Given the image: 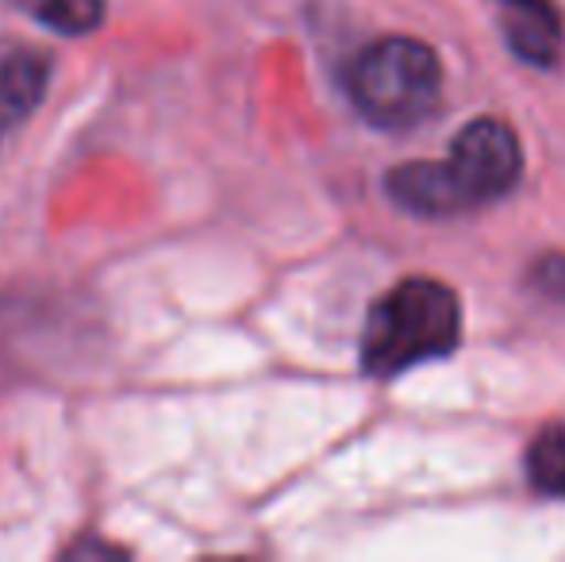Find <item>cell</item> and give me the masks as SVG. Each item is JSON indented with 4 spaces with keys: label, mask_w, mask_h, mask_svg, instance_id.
<instances>
[{
    "label": "cell",
    "mask_w": 565,
    "mask_h": 562,
    "mask_svg": "<svg viewBox=\"0 0 565 562\" xmlns=\"http://www.w3.org/2000/svg\"><path fill=\"white\" fill-rule=\"evenodd\" d=\"M461 305L450 285L408 278L370 308L362 336V367L373 378H396L419 362L443 359L458 347Z\"/></svg>",
    "instance_id": "6da1fadb"
},
{
    "label": "cell",
    "mask_w": 565,
    "mask_h": 562,
    "mask_svg": "<svg viewBox=\"0 0 565 562\" xmlns=\"http://www.w3.org/2000/svg\"><path fill=\"white\" fill-rule=\"evenodd\" d=\"M347 93L373 128H416L439 105V54L408 35L377 39L347 66Z\"/></svg>",
    "instance_id": "7a4b0ae2"
},
{
    "label": "cell",
    "mask_w": 565,
    "mask_h": 562,
    "mask_svg": "<svg viewBox=\"0 0 565 562\" xmlns=\"http://www.w3.org/2000/svg\"><path fill=\"white\" fill-rule=\"evenodd\" d=\"M447 173L466 209L512 193L523 173V147L504 120H473L458 131L447 158Z\"/></svg>",
    "instance_id": "3957f363"
},
{
    "label": "cell",
    "mask_w": 565,
    "mask_h": 562,
    "mask_svg": "<svg viewBox=\"0 0 565 562\" xmlns=\"http://www.w3.org/2000/svg\"><path fill=\"white\" fill-rule=\"evenodd\" d=\"M46 82H51V59L39 46L0 43V136L35 113Z\"/></svg>",
    "instance_id": "277c9868"
},
{
    "label": "cell",
    "mask_w": 565,
    "mask_h": 562,
    "mask_svg": "<svg viewBox=\"0 0 565 562\" xmlns=\"http://www.w3.org/2000/svg\"><path fill=\"white\" fill-rule=\"evenodd\" d=\"M385 189L401 209L416 216H458L466 201L454 189L447 162H404L385 178Z\"/></svg>",
    "instance_id": "5b68a950"
},
{
    "label": "cell",
    "mask_w": 565,
    "mask_h": 562,
    "mask_svg": "<svg viewBox=\"0 0 565 562\" xmlns=\"http://www.w3.org/2000/svg\"><path fill=\"white\" fill-rule=\"evenodd\" d=\"M497 4L512 51L535 66H551L562 51V20L551 0H497Z\"/></svg>",
    "instance_id": "8992f818"
},
{
    "label": "cell",
    "mask_w": 565,
    "mask_h": 562,
    "mask_svg": "<svg viewBox=\"0 0 565 562\" xmlns=\"http://www.w3.org/2000/svg\"><path fill=\"white\" fill-rule=\"evenodd\" d=\"M527 478L539 494L565 497V427L551 424L527 447Z\"/></svg>",
    "instance_id": "52a82bcc"
},
{
    "label": "cell",
    "mask_w": 565,
    "mask_h": 562,
    "mask_svg": "<svg viewBox=\"0 0 565 562\" xmlns=\"http://www.w3.org/2000/svg\"><path fill=\"white\" fill-rule=\"evenodd\" d=\"M35 15L62 35H85L105 20V0H39Z\"/></svg>",
    "instance_id": "ba28073f"
}]
</instances>
